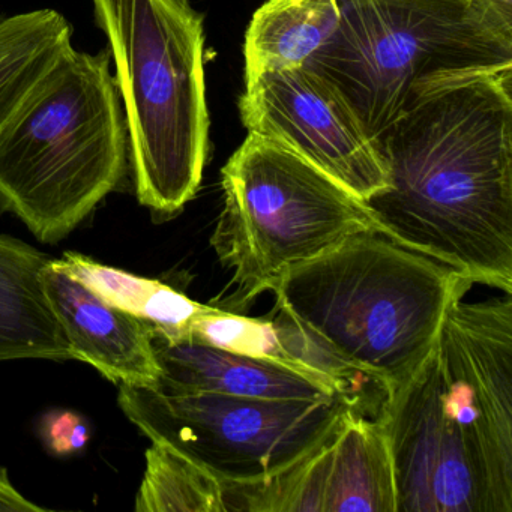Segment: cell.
<instances>
[{
    "mask_svg": "<svg viewBox=\"0 0 512 512\" xmlns=\"http://www.w3.org/2000/svg\"><path fill=\"white\" fill-rule=\"evenodd\" d=\"M379 151L380 235L512 295V64L421 80Z\"/></svg>",
    "mask_w": 512,
    "mask_h": 512,
    "instance_id": "obj_1",
    "label": "cell"
},
{
    "mask_svg": "<svg viewBox=\"0 0 512 512\" xmlns=\"http://www.w3.org/2000/svg\"><path fill=\"white\" fill-rule=\"evenodd\" d=\"M376 418L397 512H512L511 295L452 304L430 352Z\"/></svg>",
    "mask_w": 512,
    "mask_h": 512,
    "instance_id": "obj_2",
    "label": "cell"
},
{
    "mask_svg": "<svg viewBox=\"0 0 512 512\" xmlns=\"http://www.w3.org/2000/svg\"><path fill=\"white\" fill-rule=\"evenodd\" d=\"M472 286L380 233H355L284 277L271 320L314 370L365 406L368 383L386 398L412 376Z\"/></svg>",
    "mask_w": 512,
    "mask_h": 512,
    "instance_id": "obj_3",
    "label": "cell"
},
{
    "mask_svg": "<svg viewBox=\"0 0 512 512\" xmlns=\"http://www.w3.org/2000/svg\"><path fill=\"white\" fill-rule=\"evenodd\" d=\"M109 49L70 47L0 130V205L40 241L70 235L121 184L130 142Z\"/></svg>",
    "mask_w": 512,
    "mask_h": 512,
    "instance_id": "obj_4",
    "label": "cell"
},
{
    "mask_svg": "<svg viewBox=\"0 0 512 512\" xmlns=\"http://www.w3.org/2000/svg\"><path fill=\"white\" fill-rule=\"evenodd\" d=\"M116 68L139 202L172 218L209 154L205 17L190 0H92Z\"/></svg>",
    "mask_w": 512,
    "mask_h": 512,
    "instance_id": "obj_5",
    "label": "cell"
},
{
    "mask_svg": "<svg viewBox=\"0 0 512 512\" xmlns=\"http://www.w3.org/2000/svg\"><path fill=\"white\" fill-rule=\"evenodd\" d=\"M224 206L211 244L232 272V304L280 286L296 266L380 226L367 203L286 146L248 133L221 170Z\"/></svg>",
    "mask_w": 512,
    "mask_h": 512,
    "instance_id": "obj_6",
    "label": "cell"
},
{
    "mask_svg": "<svg viewBox=\"0 0 512 512\" xmlns=\"http://www.w3.org/2000/svg\"><path fill=\"white\" fill-rule=\"evenodd\" d=\"M340 25L307 67L331 80L379 146L416 85L440 71L512 64L467 0H335Z\"/></svg>",
    "mask_w": 512,
    "mask_h": 512,
    "instance_id": "obj_7",
    "label": "cell"
},
{
    "mask_svg": "<svg viewBox=\"0 0 512 512\" xmlns=\"http://www.w3.org/2000/svg\"><path fill=\"white\" fill-rule=\"evenodd\" d=\"M119 406L152 442L205 467L220 482L263 481L313 448L349 407L332 400H256L121 385Z\"/></svg>",
    "mask_w": 512,
    "mask_h": 512,
    "instance_id": "obj_8",
    "label": "cell"
},
{
    "mask_svg": "<svg viewBox=\"0 0 512 512\" xmlns=\"http://www.w3.org/2000/svg\"><path fill=\"white\" fill-rule=\"evenodd\" d=\"M248 133L286 146L367 202L388 185L379 146L343 92L310 67L245 79Z\"/></svg>",
    "mask_w": 512,
    "mask_h": 512,
    "instance_id": "obj_9",
    "label": "cell"
},
{
    "mask_svg": "<svg viewBox=\"0 0 512 512\" xmlns=\"http://www.w3.org/2000/svg\"><path fill=\"white\" fill-rule=\"evenodd\" d=\"M221 485L226 512H397L388 439L359 407L269 478Z\"/></svg>",
    "mask_w": 512,
    "mask_h": 512,
    "instance_id": "obj_10",
    "label": "cell"
},
{
    "mask_svg": "<svg viewBox=\"0 0 512 512\" xmlns=\"http://www.w3.org/2000/svg\"><path fill=\"white\" fill-rule=\"evenodd\" d=\"M41 280L74 359L88 362L112 382L155 388L160 367L151 325L101 298L55 259Z\"/></svg>",
    "mask_w": 512,
    "mask_h": 512,
    "instance_id": "obj_11",
    "label": "cell"
},
{
    "mask_svg": "<svg viewBox=\"0 0 512 512\" xmlns=\"http://www.w3.org/2000/svg\"><path fill=\"white\" fill-rule=\"evenodd\" d=\"M152 347L160 367V379L152 389L160 392H209L256 400L322 401L346 397L283 365L190 338H167L152 331Z\"/></svg>",
    "mask_w": 512,
    "mask_h": 512,
    "instance_id": "obj_12",
    "label": "cell"
},
{
    "mask_svg": "<svg viewBox=\"0 0 512 512\" xmlns=\"http://www.w3.org/2000/svg\"><path fill=\"white\" fill-rule=\"evenodd\" d=\"M50 262L31 245L0 236V361L74 359L41 280Z\"/></svg>",
    "mask_w": 512,
    "mask_h": 512,
    "instance_id": "obj_13",
    "label": "cell"
},
{
    "mask_svg": "<svg viewBox=\"0 0 512 512\" xmlns=\"http://www.w3.org/2000/svg\"><path fill=\"white\" fill-rule=\"evenodd\" d=\"M338 25L335 0H268L245 34V79L304 67Z\"/></svg>",
    "mask_w": 512,
    "mask_h": 512,
    "instance_id": "obj_14",
    "label": "cell"
},
{
    "mask_svg": "<svg viewBox=\"0 0 512 512\" xmlns=\"http://www.w3.org/2000/svg\"><path fill=\"white\" fill-rule=\"evenodd\" d=\"M73 47V28L59 11L0 16V130Z\"/></svg>",
    "mask_w": 512,
    "mask_h": 512,
    "instance_id": "obj_15",
    "label": "cell"
},
{
    "mask_svg": "<svg viewBox=\"0 0 512 512\" xmlns=\"http://www.w3.org/2000/svg\"><path fill=\"white\" fill-rule=\"evenodd\" d=\"M56 262L101 298L139 317L167 338H184L193 320L208 307L161 281L136 277L77 253H67Z\"/></svg>",
    "mask_w": 512,
    "mask_h": 512,
    "instance_id": "obj_16",
    "label": "cell"
},
{
    "mask_svg": "<svg viewBox=\"0 0 512 512\" xmlns=\"http://www.w3.org/2000/svg\"><path fill=\"white\" fill-rule=\"evenodd\" d=\"M136 511L226 512L223 485L205 467L163 443L152 442L146 451Z\"/></svg>",
    "mask_w": 512,
    "mask_h": 512,
    "instance_id": "obj_17",
    "label": "cell"
},
{
    "mask_svg": "<svg viewBox=\"0 0 512 512\" xmlns=\"http://www.w3.org/2000/svg\"><path fill=\"white\" fill-rule=\"evenodd\" d=\"M184 338L199 341L217 349L253 356L283 365L310 379L331 386L344 395L328 377L317 373L301 355L286 332L274 320L251 319L224 308L208 305L188 328ZM347 397V395H346ZM350 398V397H349Z\"/></svg>",
    "mask_w": 512,
    "mask_h": 512,
    "instance_id": "obj_18",
    "label": "cell"
},
{
    "mask_svg": "<svg viewBox=\"0 0 512 512\" xmlns=\"http://www.w3.org/2000/svg\"><path fill=\"white\" fill-rule=\"evenodd\" d=\"M467 7L487 31L512 46V0H467Z\"/></svg>",
    "mask_w": 512,
    "mask_h": 512,
    "instance_id": "obj_19",
    "label": "cell"
},
{
    "mask_svg": "<svg viewBox=\"0 0 512 512\" xmlns=\"http://www.w3.org/2000/svg\"><path fill=\"white\" fill-rule=\"evenodd\" d=\"M0 511L40 512L46 511V509L35 505L23 494H20L11 484L7 470L0 467Z\"/></svg>",
    "mask_w": 512,
    "mask_h": 512,
    "instance_id": "obj_20",
    "label": "cell"
}]
</instances>
